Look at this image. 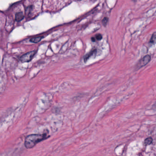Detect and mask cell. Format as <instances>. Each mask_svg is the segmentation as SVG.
<instances>
[{"label": "cell", "instance_id": "2", "mask_svg": "<svg viewBox=\"0 0 156 156\" xmlns=\"http://www.w3.org/2000/svg\"><path fill=\"white\" fill-rule=\"evenodd\" d=\"M36 51H32L24 54L20 58V61L22 62H27L31 61L35 55Z\"/></svg>", "mask_w": 156, "mask_h": 156}, {"label": "cell", "instance_id": "8", "mask_svg": "<svg viewBox=\"0 0 156 156\" xmlns=\"http://www.w3.org/2000/svg\"><path fill=\"white\" fill-rule=\"evenodd\" d=\"M152 142V139L151 137H148L144 141V144L145 145H150Z\"/></svg>", "mask_w": 156, "mask_h": 156}, {"label": "cell", "instance_id": "5", "mask_svg": "<svg viewBox=\"0 0 156 156\" xmlns=\"http://www.w3.org/2000/svg\"><path fill=\"white\" fill-rule=\"evenodd\" d=\"M23 18H24V15L22 12H19V13H16L15 16V19L16 21L19 22L21 20H22L23 19Z\"/></svg>", "mask_w": 156, "mask_h": 156}, {"label": "cell", "instance_id": "12", "mask_svg": "<svg viewBox=\"0 0 156 156\" xmlns=\"http://www.w3.org/2000/svg\"><path fill=\"white\" fill-rule=\"evenodd\" d=\"M153 108L156 110V103L154 104V105H153Z\"/></svg>", "mask_w": 156, "mask_h": 156}, {"label": "cell", "instance_id": "11", "mask_svg": "<svg viewBox=\"0 0 156 156\" xmlns=\"http://www.w3.org/2000/svg\"><path fill=\"white\" fill-rule=\"evenodd\" d=\"M91 40H92V41H93V42H95V41L96 40H95V37L92 38H91Z\"/></svg>", "mask_w": 156, "mask_h": 156}, {"label": "cell", "instance_id": "1", "mask_svg": "<svg viewBox=\"0 0 156 156\" xmlns=\"http://www.w3.org/2000/svg\"><path fill=\"white\" fill-rule=\"evenodd\" d=\"M47 138L46 134H31L26 137L24 145L26 148L30 149Z\"/></svg>", "mask_w": 156, "mask_h": 156}, {"label": "cell", "instance_id": "9", "mask_svg": "<svg viewBox=\"0 0 156 156\" xmlns=\"http://www.w3.org/2000/svg\"><path fill=\"white\" fill-rule=\"evenodd\" d=\"M102 23L103 24L104 26H106V24L107 23V22H108V18H104L102 20Z\"/></svg>", "mask_w": 156, "mask_h": 156}, {"label": "cell", "instance_id": "6", "mask_svg": "<svg viewBox=\"0 0 156 156\" xmlns=\"http://www.w3.org/2000/svg\"><path fill=\"white\" fill-rule=\"evenodd\" d=\"M150 43L152 44H155L156 43V32H155L154 33L152 34V37L150 39Z\"/></svg>", "mask_w": 156, "mask_h": 156}, {"label": "cell", "instance_id": "3", "mask_svg": "<svg viewBox=\"0 0 156 156\" xmlns=\"http://www.w3.org/2000/svg\"><path fill=\"white\" fill-rule=\"evenodd\" d=\"M150 60H151V56L149 55H146L139 61L138 64L136 65V66L137 67V68L139 69L141 67L145 66L149 62Z\"/></svg>", "mask_w": 156, "mask_h": 156}, {"label": "cell", "instance_id": "10", "mask_svg": "<svg viewBox=\"0 0 156 156\" xmlns=\"http://www.w3.org/2000/svg\"><path fill=\"white\" fill-rule=\"evenodd\" d=\"M95 38L96 40H101L102 39V36L101 34H98L95 35Z\"/></svg>", "mask_w": 156, "mask_h": 156}, {"label": "cell", "instance_id": "7", "mask_svg": "<svg viewBox=\"0 0 156 156\" xmlns=\"http://www.w3.org/2000/svg\"><path fill=\"white\" fill-rule=\"evenodd\" d=\"M42 38L43 37H42L33 38H32L30 40V41L31 42H33V43H38V42L40 41L42 39Z\"/></svg>", "mask_w": 156, "mask_h": 156}, {"label": "cell", "instance_id": "4", "mask_svg": "<svg viewBox=\"0 0 156 156\" xmlns=\"http://www.w3.org/2000/svg\"><path fill=\"white\" fill-rule=\"evenodd\" d=\"M96 52V50H94L93 51H91L90 53H88V54H87L84 57V62L86 63V62L88 60L90 57H91L93 55H94L95 54V53Z\"/></svg>", "mask_w": 156, "mask_h": 156}]
</instances>
